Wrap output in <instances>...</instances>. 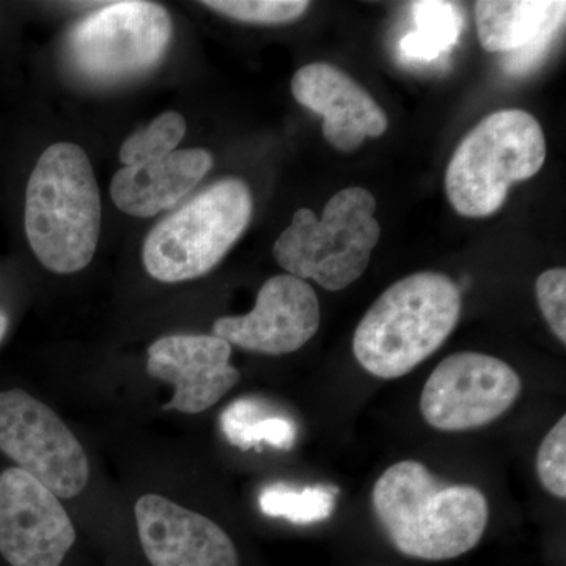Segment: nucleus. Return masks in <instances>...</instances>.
Returning <instances> with one entry per match:
<instances>
[{
  "label": "nucleus",
  "mask_w": 566,
  "mask_h": 566,
  "mask_svg": "<svg viewBox=\"0 0 566 566\" xmlns=\"http://www.w3.org/2000/svg\"><path fill=\"white\" fill-rule=\"evenodd\" d=\"M208 9L249 24H286L300 20L311 3L304 0H207Z\"/></svg>",
  "instance_id": "nucleus-21"
},
{
  "label": "nucleus",
  "mask_w": 566,
  "mask_h": 566,
  "mask_svg": "<svg viewBox=\"0 0 566 566\" xmlns=\"http://www.w3.org/2000/svg\"><path fill=\"white\" fill-rule=\"evenodd\" d=\"M521 390L520 375L504 360L457 353L442 360L424 382L420 412L436 430H474L509 411Z\"/></svg>",
  "instance_id": "nucleus-9"
},
{
  "label": "nucleus",
  "mask_w": 566,
  "mask_h": 566,
  "mask_svg": "<svg viewBox=\"0 0 566 566\" xmlns=\"http://www.w3.org/2000/svg\"><path fill=\"white\" fill-rule=\"evenodd\" d=\"M376 200L353 186L331 197L322 219L301 208L274 243L275 262L294 277L315 281L327 292H340L359 281L381 238Z\"/></svg>",
  "instance_id": "nucleus-4"
},
{
  "label": "nucleus",
  "mask_w": 566,
  "mask_h": 566,
  "mask_svg": "<svg viewBox=\"0 0 566 566\" xmlns=\"http://www.w3.org/2000/svg\"><path fill=\"white\" fill-rule=\"evenodd\" d=\"M212 167L203 148L175 150L156 161L123 167L111 182V197L118 210L134 218H153L180 202Z\"/></svg>",
  "instance_id": "nucleus-15"
},
{
  "label": "nucleus",
  "mask_w": 566,
  "mask_h": 566,
  "mask_svg": "<svg viewBox=\"0 0 566 566\" xmlns=\"http://www.w3.org/2000/svg\"><path fill=\"white\" fill-rule=\"evenodd\" d=\"M0 452L59 499L80 495L91 476L76 436L50 406L21 389L0 392Z\"/></svg>",
  "instance_id": "nucleus-7"
},
{
  "label": "nucleus",
  "mask_w": 566,
  "mask_h": 566,
  "mask_svg": "<svg viewBox=\"0 0 566 566\" xmlns=\"http://www.w3.org/2000/svg\"><path fill=\"white\" fill-rule=\"evenodd\" d=\"M565 2L551 0H482L475 2L480 44L488 52H513L534 41L545 29L565 22Z\"/></svg>",
  "instance_id": "nucleus-16"
},
{
  "label": "nucleus",
  "mask_w": 566,
  "mask_h": 566,
  "mask_svg": "<svg viewBox=\"0 0 566 566\" xmlns=\"http://www.w3.org/2000/svg\"><path fill=\"white\" fill-rule=\"evenodd\" d=\"M7 329H9V316L0 311V344H2L3 337H6Z\"/></svg>",
  "instance_id": "nucleus-25"
},
{
  "label": "nucleus",
  "mask_w": 566,
  "mask_h": 566,
  "mask_svg": "<svg viewBox=\"0 0 566 566\" xmlns=\"http://www.w3.org/2000/svg\"><path fill=\"white\" fill-rule=\"evenodd\" d=\"M252 211V193L243 180L226 178L214 182L145 238V270L166 283L202 277L240 240Z\"/></svg>",
  "instance_id": "nucleus-6"
},
{
  "label": "nucleus",
  "mask_w": 566,
  "mask_h": 566,
  "mask_svg": "<svg viewBox=\"0 0 566 566\" xmlns=\"http://www.w3.org/2000/svg\"><path fill=\"white\" fill-rule=\"evenodd\" d=\"M134 513L153 566H240L232 538L207 516L158 494L142 495Z\"/></svg>",
  "instance_id": "nucleus-13"
},
{
  "label": "nucleus",
  "mask_w": 566,
  "mask_h": 566,
  "mask_svg": "<svg viewBox=\"0 0 566 566\" xmlns=\"http://www.w3.org/2000/svg\"><path fill=\"white\" fill-rule=\"evenodd\" d=\"M546 159V137L534 115L502 109L483 118L458 145L446 170V193L464 218L501 210L510 188L531 180Z\"/></svg>",
  "instance_id": "nucleus-5"
},
{
  "label": "nucleus",
  "mask_w": 566,
  "mask_h": 566,
  "mask_svg": "<svg viewBox=\"0 0 566 566\" xmlns=\"http://www.w3.org/2000/svg\"><path fill=\"white\" fill-rule=\"evenodd\" d=\"M562 25L564 24L549 25L526 46L509 52L504 61H502L505 73L512 74V76H524V74L534 71L539 63L545 61L547 52L553 48L554 40H556Z\"/></svg>",
  "instance_id": "nucleus-24"
},
{
  "label": "nucleus",
  "mask_w": 566,
  "mask_h": 566,
  "mask_svg": "<svg viewBox=\"0 0 566 566\" xmlns=\"http://www.w3.org/2000/svg\"><path fill=\"white\" fill-rule=\"evenodd\" d=\"M259 504L266 516L283 517L294 524H314L333 515L335 490L327 486L296 490L285 483H277L264 488Z\"/></svg>",
  "instance_id": "nucleus-19"
},
{
  "label": "nucleus",
  "mask_w": 566,
  "mask_h": 566,
  "mask_svg": "<svg viewBox=\"0 0 566 566\" xmlns=\"http://www.w3.org/2000/svg\"><path fill=\"white\" fill-rule=\"evenodd\" d=\"M221 428L230 444L241 450L262 444L290 450L296 442V427L292 420L271 415L266 406L252 398H241L230 405L221 416Z\"/></svg>",
  "instance_id": "nucleus-18"
},
{
  "label": "nucleus",
  "mask_w": 566,
  "mask_h": 566,
  "mask_svg": "<svg viewBox=\"0 0 566 566\" xmlns=\"http://www.w3.org/2000/svg\"><path fill=\"white\" fill-rule=\"evenodd\" d=\"M371 504L392 545L420 560H450L474 549L490 517L482 491L441 485L415 460L390 465L379 476Z\"/></svg>",
  "instance_id": "nucleus-1"
},
{
  "label": "nucleus",
  "mask_w": 566,
  "mask_h": 566,
  "mask_svg": "<svg viewBox=\"0 0 566 566\" xmlns=\"http://www.w3.org/2000/svg\"><path fill=\"white\" fill-rule=\"evenodd\" d=\"M25 234L43 266L73 274L92 262L102 232V196L91 159L80 145L44 150L29 178Z\"/></svg>",
  "instance_id": "nucleus-2"
},
{
  "label": "nucleus",
  "mask_w": 566,
  "mask_h": 566,
  "mask_svg": "<svg viewBox=\"0 0 566 566\" xmlns=\"http://www.w3.org/2000/svg\"><path fill=\"white\" fill-rule=\"evenodd\" d=\"M172 39V21L159 3H109L70 33L69 50L77 69L93 77L132 76L161 61Z\"/></svg>",
  "instance_id": "nucleus-8"
},
{
  "label": "nucleus",
  "mask_w": 566,
  "mask_h": 566,
  "mask_svg": "<svg viewBox=\"0 0 566 566\" xmlns=\"http://www.w3.org/2000/svg\"><path fill=\"white\" fill-rule=\"evenodd\" d=\"M416 31L400 41L401 57L409 63H431L457 46L463 32V14L452 2H412Z\"/></svg>",
  "instance_id": "nucleus-17"
},
{
  "label": "nucleus",
  "mask_w": 566,
  "mask_h": 566,
  "mask_svg": "<svg viewBox=\"0 0 566 566\" xmlns=\"http://www.w3.org/2000/svg\"><path fill=\"white\" fill-rule=\"evenodd\" d=\"M294 99L323 117V137L337 150L349 153L365 139L382 136L389 120L359 82L329 63H311L292 80Z\"/></svg>",
  "instance_id": "nucleus-14"
},
{
  "label": "nucleus",
  "mask_w": 566,
  "mask_h": 566,
  "mask_svg": "<svg viewBox=\"0 0 566 566\" xmlns=\"http://www.w3.org/2000/svg\"><path fill=\"white\" fill-rule=\"evenodd\" d=\"M232 345L216 335H166L148 348L147 371L169 382L175 394L164 411L200 415L240 382L230 364Z\"/></svg>",
  "instance_id": "nucleus-12"
},
{
  "label": "nucleus",
  "mask_w": 566,
  "mask_h": 566,
  "mask_svg": "<svg viewBox=\"0 0 566 566\" xmlns=\"http://www.w3.org/2000/svg\"><path fill=\"white\" fill-rule=\"evenodd\" d=\"M186 120L178 112H164L155 120L123 142L120 161L125 167L156 161L177 150L185 137Z\"/></svg>",
  "instance_id": "nucleus-20"
},
{
  "label": "nucleus",
  "mask_w": 566,
  "mask_h": 566,
  "mask_svg": "<svg viewBox=\"0 0 566 566\" xmlns=\"http://www.w3.org/2000/svg\"><path fill=\"white\" fill-rule=\"evenodd\" d=\"M539 482L554 497H566V417L543 439L536 455Z\"/></svg>",
  "instance_id": "nucleus-22"
},
{
  "label": "nucleus",
  "mask_w": 566,
  "mask_h": 566,
  "mask_svg": "<svg viewBox=\"0 0 566 566\" xmlns=\"http://www.w3.org/2000/svg\"><path fill=\"white\" fill-rule=\"evenodd\" d=\"M536 300L551 331L566 344V271L554 268L539 274L535 283Z\"/></svg>",
  "instance_id": "nucleus-23"
},
{
  "label": "nucleus",
  "mask_w": 566,
  "mask_h": 566,
  "mask_svg": "<svg viewBox=\"0 0 566 566\" xmlns=\"http://www.w3.org/2000/svg\"><path fill=\"white\" fill-rule=\"evenodd\" d=\"M76 531L59 497L28 472L0 474V554L11 566H61Z\"/></svg>",
  "instance_id": "nucleus-10"
},
{
  "label": "nucleus",
  "mask_w": 566,
  "mask_h": 566,
  "mask_svg": "<svg viewBox=\"0 0 566 566\" xmlns=\"http://www.w3.org/2000/svg\"><path fill=\"white\" fill-rule=\"evenodd\" d=\"M319 324L322 308L314 286L294 275L279 274L263 283L248 315L216 319L212 335L245 352L282 356L308 344Z\"/></svg>",
  "instance_id": "nucleus-11"
},
{
  "label": "nucleus",
  "mask_w": 566,
  "mask_h": 566,
  "mask_svg": "<svg viewBox=\"0 0 566 566\" xmlns=\"http://www.w3.org/2000/svg\"><path fill=\"white\" fill-rule=\"evenodd\" d=\"M461 290L446 274L416 273L390 285L360 319L357 363L382 379L401 378L438 352L460 322Z\"/></svg>",
  "instance_id": "nucleus-3"
}]
</instances>
